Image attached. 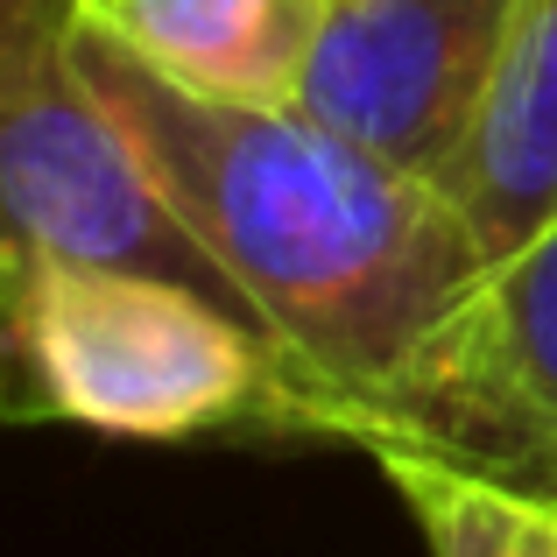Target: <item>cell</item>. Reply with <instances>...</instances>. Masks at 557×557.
<instances>
[{
  "mask_svg": "<svg viewBox=\"0 0 557 557\" xmlns=\"http://www.w3.org/2000/svg\"><path fill=\"white\" fill-rule=\"evenodd\" d=\"M71 64L127 127L219 297L275 346L289 437L304 445H325L339 409L368 403L487 261L445 184L297 99H205L141 64L92 14L71 22Z\"/></svg>",
  "mask_w": 557,
  "mask_h": 557,
  "instance_id": "6da1fadb",
  "label": "cell"
},
{
  "mask_svg": "<svg viewBox=\"0 0 557 557\" xmlns=\"http://www.w3.org/2000/svg\"><path fill=\"white\" fill-rule=\"evenodd\" d=\"M0 417L135 445L289 437V374L219 289L127 261H22L0 283Z\"/></svg>",
  "mask_w": 557,
  "mask_h": 557,
  "instance_id": "7a4b0ae2",
  "label": "cell"
},
{
  "mask_svg": "<svg viewBox=\"0 0 557 557\" xmlns=\"http://www.w3.org/2000/svg\"><path fill=\"white\" fill-rule=\"evenodd\" d=\"M325 445L423 451L522 487H557V219L487 255Z\"/></svg>",
  "mask_w": 557,
  "mask_h": 557,
  "instance_id": "3957f363",
  "label": "cell"
},
{
  "mask_svg": "<svg viewBox=\"0 0 557 557\" xmlns=\"http://www.w3.org/2000/svg\"><path fill=\"white\" fill-rule=\"evenodd\" d=\"M71 22H0V283L22 261H127L219 289L127 127L78 78Z\"/></svg>",
  "mask_w": 557,
  "mask_h": 557,
  "instance_id": "277c9868",
  "label": "cell"
},
{
  "mask_svg": "<svg viewBox=\"0 0 557 557\" xmlns=\"http://www.w3.org/2000/svg\"><path fill=\"white\" fill-rule=\"evenodd\" d=\"M516 0H332L297 107L445 184Z\"/></svg>",
  "mask_w": 557,
  "mask_h": 557,
  "instance_id": "5b68a950",
  "label": "cell"
},
{
  "mask_svg": "<svg viewBox=\"0 0 557 557\" xmlns=\"http://www.w3.org/2000/svg\"><path fill=\"white\" fill-rule=\"evenodd\" d=\"M445 190L480 255H502L557 219V0H516Z\"/></svg>",
  "mask_w": 557,
  "mask_h": 557,
  "instance_id": "8992f818",
  "label": "cell"
},
{
  "mask_svg": "<svg viewBox=\"0 0 557 557\" xmlns=\"http://www.w3.org/2000/svg\"><path fill=\"white\" fill-rule=\"evenodd\" d=\"M332 0H78L141 64L205 99L289 107Z\"/></svg>",
  "mask_w": 557,
  "mask_h": 557,
  "instance_id": "52a82bcc",
  "label": "cell"
},
{
  "mask_svg": "<svg viewBox=\"0 0 557 557\" xmlns=\"http://www.w3.org/2000/svg\"><path fill=\"white\" fill-rule=\"evenodd\" d=\"M374 466L417 522L423 557H557V494L423 451H374Z\"/></svg>",
  "mask_w": 557,
  "mask_h": 557,
  "instance_id": "ba28073f",
  "label": "cell"
},
{
  "mask_svg": "<svg viewBox=\"0 0 557 557\" xmlns=\"http://www.w3.org/2000/svg\"><path fill=\"white\" fill-rule=\"evenodd\" d=\"M78 0H0V22H71Z\"/></svg>",
  "mask_w": 557,
  "mask_h": 557,
  "instance_id": "9c48e42d",
  "label": "cell"
},
{
  "mask_svg": "<svg viewBox=\"0 0 557 557\" xmlns=\"http://www.w3.org/2000/svg\"><path fill=\"white\" fill-rule=\"evenodd\" d=\"M544 494H557V487H544Z\"/></svg>",
  "mask_w": 557,
  "mask_h": 557,
  "instance_id": "30bf717a",
  "label": "cell"
}]
</instances>
